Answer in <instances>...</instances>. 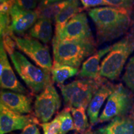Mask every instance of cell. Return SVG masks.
Wrapping results in <instances>:
<instances>
[{
	"instance_id": "1",
	"label": "cell",
	"mask_w": 134,
	"mask_h": 134,
	"mask_svg": "<svg viewBox=\"0 0 134 134\" xmlns=\"http://www.w3.org/2000/svg\"><path fill=\"white\" fill-rule=\"evenodd\" d=\"M88 15L96 28L97 42H109L125 36L133 21V9L115 6L92 8Z\"/></svg>"
},
{
	"instance_id": "2",
	"label": "cell",
	"mask_w": 134,
	"mask_h": 134,
	"mask_svg": "<svg viewBox=\"0 0 134 134\" xmlns=\"http://www.w3.org/2000/svg\"><path fill=\"white\" fill-rule=\"evenodd\" d=\"M53 63L79 68L81 63L97 52L94 38L70 41L52 39Z\"/></svg>"
},
{
	"instance_id": "3",
	"label": "cell",
	"mask_w": 134,
	"mask_h": 134,
	"mask_svg": "<svg viewBox=\"0 0 134 134\" xmlns=\"http://www.w3.org/2000/svg\"><path fill=\"white\" fill-rule=\"evenodd\" d=\"M134 51V16L132 25L126 34L112 46L100 64V75L112 81L119 78L125 63Z\"/></svg>"
},
{
	"instance_id": "4",
	"label": "cell",
	"mask_w": 134,
	"mask_h": 134,
	"mask_svg": "<svg viewBox=\"0 0 134 134\" xmlns=\"http://www.w3.org/2000/svg\"><path fill=\"white\" fill-rule=\"evenodd\" d=\"M16 71L34 94H39L47 86L52 83L51 72L37 66L15 50L9 55Z\"/></svg>"
},
{
	"instance_id": "5",
	"label": "cell",
	"mask_w": 134,
	"mask_h": 134,
	"mask_svg": "<svg viewBox=\"0 0 134 134\" xmlns=\"http://www.w3.org/2000/svg\"><path fill=\"white\" fill-rule=\"evenodd\" d=\"M107 80H76L59 86L66 108H88L95 93Z\"/></svg>"
},
{
	"instance_id": "6",
	"label": "cell",
	"mask_w": 134,
	"mask_h": 134,
	"mask_svg": "<svg viewBox=\"0 0 134 134\" xmlns=\"http://www.w3.org/2000/svg\"><path fill=\"white\" fill-rule=\"evenodd\" d=\"M134 108V95L121 83L115 85L108 97L98 123L110 121L117 117L128 115Z\"/></svg>"
},
{
	"instance_id": "7",
	"label": "cell",
	"mask_w": 134,
	"mask_h": 134,
	"mask_svg": "<svg viewBox=\"0 0 134 134\" xmlns=\"http://www.w3.org/2000/svg\"><path fill=\"white\" fill-rule=\"evenodd\" d=\"M16 48L34 62L38 66L51 72L53 62L47 47L30 37H19L13 34Z\"/></svg>"
},
{
	"instance_id": "8",
	"label": "cell",
	"mask_w": 134,
	"mask_h": 134,
	"mask_svg": "<svg viewBox=\"0 0 134 134\" xmlns=\"http://www.w3.org/2000/svg\"><path fill=\"white\" fill-rule=\"evenodd\" d=\"M61 106V99L52 83L37 95L34 105V115L40 122L47 123Z\"/></svg>"
},
{
	"instance_id": "9",
	"label": "cell",
	"mask_w": 134,
	"mask_h": 134,
	"mask_svg": "<svg viewBox=\"0 0 134 134\" xmlns=\"http://www.w3.org/2000/svg\"><path fill=\"white\" fill-rule=\"evenodd\" d=\"M94 38L86 14L80 13L70 20L59 32L55 34L53 39L70 41Z\"/></svg>"
},
{
	"instance_id": "10",
	"label": "cell",
	"mask_w": 134,
	"mask_h": 134,
	"mask_svg": "<svg viewBox=\"0 0 134 134\" xmlns=\"http://www.w3.org/2000/svg\"><path fill=\"white\" fill-rule=\"evenodd\" d=\"M32 122L39 124L40 122L35 115H23L14 113L2 104H0V134L23 129Z\"/></svg>"
},
{
	"instance_id": "11",
	"label": "cell",
	"mask_w": 134,
	"mask_h": 134,
	"mask_svg": "<svg viewBox=\"0 0 134 134\" xmlns=\"http://www.w3.org/2000/svg\"><path fill=\"white\" fill-rule=\"evenodd\" d=\"M0 85L3 90H11L26 94L28 93L14 73L1 41L0 44Z\"/></svg>"
},
{
	"instance_id": "12",
	"label": "cell",
	"mask_w": 134,
	"mask_h": 134,
	"mask_svg": "<svg viewBox=\"0 0 134 134\" xmlns=\"http://www.w3.org/2000/svg\"><path fill=\"white\" fill-rule=\"evenodd\" d=\"M9 14L11 31L16 36H23L38 19L35 10L23 9L16 3L10 9Z\"/></svg>"
},
{
	"instance_id": "13",
	"label": "cell",
	"mask_w": 134,
	"mask_h": 134,
	"mask_svg": "<svg viewBox=\"0 0 134 134\" xmlns=\"http://www.w3.org/2000/svg\"><path fill=\"white\" fill-rule=\"evenodd\" d=\"M0 101L14 113L18 114L31 113L32 98L26 94L3 90L0 93Z\"/></svg>"
},
{
	"instance_id": "14",
	"label": "cell",
	"mask_w": 134,
	"mask_h": 134,
	"mask_svg": "<svg viewBox=\"0 0 134 134\" xmlns=\"http://www.w3.org/2000/svg\"><path fill=\"white\" fill-rule=\"evenodd\" d=\"M112 46H107L91 55L82 63L78 76L83 79L98 80L103 78L100 75V64L103 57L109 52Z\"/></svg>"
},
{
	"instance_id": "15",
	"label": "cell",
	"mask_w": 134,
	"mask_h": 134,
	"mask_svg": "<svg viewBox=\"0 0 134 134\" xmlns=\"http://www.w3.org/2000/svg\"><path fill=\"white\" fill-rule=\"evenodd\" d=\"M115 86V85H113L107 80L94 94L87 108V114L91 125L98 123L100 108L113 91Z\"/></svg>"
},
{
	"instance_id": "16",
	"label": "cell",
	"mask_w": 134,
	"mask_h": 134,
	"mask_svg": "<svg viewBox=\"0 0 134 134\" xmlns=\"http://www.w3.org/2000/svg\"><path fill=\"white\" fill-rule=\"evenodd\" d=\"M99 129L105 134H134V117L132 115L117 117Z\"/></svg>"
},
{
	"instance_id": "17",
	"label": "cell",
	"mask_w": 134,
	"mask_h": 134,
	"mask_svg": "<svg viewBox=\"0 0 134 134\" xmlns=\"http://www.w3.org/2000/svg\"><path fill=\"white\" fill-rule=\"evenodd\" d=\"M29 36L43 43L52 40L53 35L52 21L44 18H38L29 31Z\"/></svg>"
},
{
	"instance_id": "18",
	"label": "cell",
	"mask_w": 134,
	"mask_h": 134,
	"mask_svg": "<svg viewBox=\"0 0 134 134\" xmlns=\"http://www.w3.org/2000/svg\"><path fill=\"white\" fill-rule=\"evenodd\" d=\"M80 2L79 0H71L69 4L58 15L55 20V34L59 32L72 18L82 13L83 8L80 6Z\"/></svg>"
},
{
	"instance_id": "19",
	"label": "cell",
	"mask_w": 134,
	"mask_h": 134,
	"mask_svg": "<svg viewBox=\"0 0 134 134\" xmlns=\"http://www.w3.org/2000/svg\"><path fill=\"white\" fill-rule=\"evenodd\" d=\"M79 71V69L75 67L53 63L51 70L52 78L59 87L63 85L66 80L78 74Z\"/></svg>"
},
{
	"instance_id": "20",
	"label": "cell",
	"mask_w": 134,
	"mask_h": 134,
	"mask_svg": "<svg viewBox=\"0 0 134 134\" xmlns=\"http://www.w3.org/2000/svg\"><path fill=\"white\" fill-rule=\"evenodd\" d=\"M71 0H64L60 2L55 3L42 8H38L35 10L38 18H44L55 21L58 15L66 7Z\"/></svg>"
},
{
	"instance_id": "21",
	"label": "cell",
	"mask_w": 134,
	"mask_h": 134,
	"mask_svg": "<svg viewBox=\"0 0 134 134\" xmlns=\"http://www.w3.org/2000/svg\"><path fill=\"white\" fill-rule=\"evenodd\" d=\"M86 108H71V113L74 122V130L80 133H86L88 132L90 124L86 113Z\"/></svg>"
},
{
	"instance_id": "22",
	"label": "cell",
	"mask_w": 134,
	"mask_h": 134,
	"mask_svg": "<svg viewBox=\"0 0 134 134\" xmlns=\"http://www.w3.org/2000/svg\"><path fill=\"white\" fill-rule=\"evenodd\" d=\"M59 116L61 127L58 134H66L72 130H74V122L71 115L70 108H65L58 114Z\"/></svg>"
},
{
	"instance_id": "23",
	"label": "cell",
	"mask_w": 134,
	"mask_h": 134,
	"mask_svg": "<svg viewBox=\"0 0 134 134\" xmlns=\"http://www.w3.org/2000/svg\"><path fill=\"white\" fill-rule=\"evenodd\" d=\"M122 81L130 91L134 93V55L130 58L126 65Z\"/></svg>"
},
{
	"instance_id": "24",
	"label": "cell",
	"mask_w": 134,
	"mask_h": 134,
	"mask_svg": "<svg viewBox=\"0 0 134 134\" xmlns=\"http://www.w3.org/2000/svg\"><path fill=\"white\" fill-rule=\"evenodd\" d=\"M41 126L43 129V134H58L61 127L59 116L57 114L51 122L42 124Z\"/></svg>"
},
{
	"instance_id": "25",
	"label": "cell",
	"mask_w": 134,
	"mask_h": 134,
	"mask_svg": "<svg viewBox=\"0 0 134 134\" xmlns=\"http://www.w3.org/2000/svg\"><path fill=\"white\" fill-rule=\"evenodd\" d=\"M109 4L110 6L124 8L133 9L134 0H105Z\"/></svg>"
},
{
	"instance_id": "26",
	"label": "cell",
	"mask_w": 134,
	"mask_h": 134,
	"mask_svg": "<svg viewBox=\"0 0 134 134\" xmlns=\"http://www.w3.org/2000/svg\"><path fill=\"white\" fill-rule=\"evenodd\" d=\"M85 8H98L100 6H110L105 0H79Z\"/></svg>"
},
{
	"instance_id": "27",
	"label": "cell",
	"mask_w": 134,
	"mask_h": 134,
	"mask_svg": "<svg viewBox=\"0 0 134 134\" xmlns=\"http://www.w3.org/2000/svg\"><path fill=\"white\" fill-rule=\"evenodd\" d=\"M16 4L19 7L27 10L36 9L39 0H15Z\"/></svg>"
},
{
	"instance_id": "28",
	"label": "cell",
	"mask_w": 134,
	"mask_h": 134,
	"mask_svg": "<svg viewBox=\"0 0 134 134\" xmlns=\"http://www.w3.org/2000/svg\"><path fill=\"white\" fill-rule=\"evenodd\" d=\"M21 134H41V132L37 127V124L32 122L23 129Z\"/></svg>"
},
{
	"instance_id": "29",
	"label": "cell",
	"mask_w": 134,
	"mask_h": 134,
	"mask_svg": "<svg viewBox=\"0 0 134 134\" xmlns=\"http://www.w3.org/2000/svg\"><path fill=\"white\" fill-rule=\"evenodd\" d=\"M64 1V0H39L38 1V8H42L48 5L53 4V3L60 2V1Z\"/></svg>"
},
{
	"instance_id": "30",
	"label": "cell",
	"mask_w": 134,
	"mask_h": 134,
	"mask_svg": "<svg viewBox=\"0 0 134 134\" xmlns=\"http://www.w3.org/2000/svg\"><path fill=\"white\" fill-rule=\"evenodd\" d=\"M90 134H105L104 132H102L99 129L98 130H95L94 132H90Z\"/></svg>"
},
{
	"instance_id": "31",
	"label": "cell",
	"mask_w": 134,
	"mask_h": 134,
	"mask_svg": "<svg viewBox=\"0 0 134 134\" xmlns=\"http://www.w3.org/2000/svg\"><path fill=\"white\" fill-rule=\"evenodd\" d=\"M132 116H133V117H134V110H133V114H132Z\"/></svg>"
},
{
	"instance_id": "32",
	"label": "cell",
	"mask_w": 134,
	"mask_h": 134,
	"mask_svg": "<svg viewBox=\"0 0 134 134\" xmlns=\"http://www.w3.org/2000/svg\"><path fill=\"white\" fill-rule=\"evenodd\" d=\"M85 134H90V132H88V133H85Z\"/></svg>"
}]
</instances>
